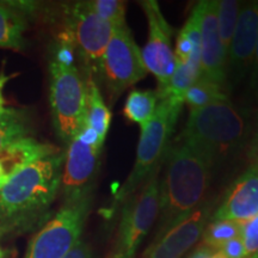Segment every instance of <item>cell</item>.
<instances>
[{
	"label": "cell",
	"mask_w": 258,
	"mask_h": 258,
	"mask_svg": "<svg viewBox=\"0 0 258 258\" xmlns=\"http://www.w3.org/2000/svg\"><path fill=\"white\" fill-rule=\"evenodd\" d=\"M91 194L64 201L60 211L32 238L25 258H62L80 240Z\"/></svg>",
	"instance_id": "8992f818"
},
{
	"label": "cell",
	"mask_w": 258,
	"mask_h": 258,
	"mask_svg": "<svg viewBox=\"0 0 258 258\" xmlns=\"http://www.w3.org/2000/svg\"><path fill=\"white\" fill-rule=\"evenodd\" d=\"M10 78H11V77H6L4 72L0 73V111H3L6 108V106H5L6 101L4 98V95H3V90H4L5 84Z\"/></svg>",
	"instance_id": "1f68e13d"
},
{
	"label": "cell",
	"mask_w": 258,
	"mask_h": 258,
	"mask_svg": "<svg viewBox=\"0 0 258 258\" xmlns=\"http://www.w3.org/2000/svg\"><path fill=\"white\" fill-rule=\"evenodd\" d=\"M175 57L177 64L186 63L190 57L201 60V11L199 3L177 36Z\"/></svg>",
	"instance_id": "ac0fdd59"
},
{
	"label": "cell",
	"mask_w": 258,
	"mask_h": 258,
	"mask_svg": "<svg viewBox=\"0 0 258 258\" xmlns=\"http://www.w3.org/2000/svg\"><path fill=\"white\" fill-rule=\"evenodd\" d=\"M74 50L66 32L49 63L53 123L59 138L66 144L84 127L86 115V85L74 63Z\"/></svg>",
	"instance_id": "3957f363"
},
{
	"label": "cell",
	"mask_w": 258,
	"mask_h": 258,
	"mask_svg": "<svg viewBox=\"0 0 258 258\" xmlns=\"http://www.w3.org/2000/svg\"><path fill=\"white\" fill-rule=\"evenodd\" d=\"M201 11V74L203 78L224 85L227 82V54L218 28V2H199Z\"/></svg>",
	"instance_id": "4fadbf2b"
},
{
	"label": "cell",
	"mask_w": 258,
	"mask_h": 258,
	"mask_svg": "<svg viewBox=\"0 0 258 258\" xmlns=\"http://www.w3.org/2000/svg\"><path fill=\"white\" fill-rule=\"evenodd\" d=\"M214 251L215 250L211 249V247H207L201 244L188 258H212V254Z\"/></svg>",
	"instance_id": "f546056e"
},
{
	"label": "cell",
	"mask_w": 258,
	"mask_h": 258,
	"mask_svg": "<svg viewBox=\"0 0 258 258\" xmlns=\"http://www.w3.org/2000/svg\"><path fill=\"white\" fill-rule=\"evenodd\" d=\"M24 16L12 6L0 4V48L21 50L24 47Z\"/></svg>",
	"instance_id": "ffe728a7"
},
{
	"label": "cell",
	"mask_w": 258,
	"mask_h": 258,
	"mask_svg": "<svg viewBox=\"0 0 258 258\" xmlns=\"http://www.w3.org/2000/svg\"><path fill=\"white\" fill-rule=\"evenodd\" d=\"M90 8L103 21L117 29L127 25L125 22V3L120 0H93L88 2Z\"/></svg>",
	"instance_id": "d4e9b609"
},
{
	"label": "cell",
	"mask_w": 258,
	"mask_h": 258,
	"mask_svg": "<svg viewBox=\"0 0 258 258\" xmlns=\"http://www.w3.org/2000/svg\"><path fill=\"white\" fill-rule=\"evenodd\" d=\"M245 131L244 117L227 98L190 111L177 140L214 164L239 146Z\"/></svg>",
	"instance_id": "277c9868"
},
{
	"label": "cell",
	"mask_w": 258,
	"mask_h": 258,
	"mask_svg": "<svg viewBox=\"0 0 258 258\" xmlns=\"http://www.w3.org/2000/svg\"><path fill=\"white\" fill-rule=\"evenodd\" d=\"M110 101L116 99L134 84L146 77L141 49L135 43L128 25L114 30L102 57L99 71Z\"/></svg>",
	"instance_id": "ba28073f"
},
{
	"label": "cell",
	"mask_w": 258,
	"mask_h": 258,
	"mask_svg": "<svg viewBox=\"0 0 258 258\" xmlns=\"http://www.w3.org/2000/svg\"><path fill=\"white\" fill-rule=\"evenodd\" d=\"M159 213V170L145 183L122 209L117 238L111 258H135L137 251L153 227Z\"/></svg>",
	"instance_id": "52a82bcc"
},
{
	"label": "cell",
	"mask_w": 258,
	"mask_h": 258,
	"mask_svg": "<svg viewBox=\"0 0 258 258\" xmlns=\"http://www.w3.org/2000/svg\"><path fill=\"white\" fill-rule=\"evenodd\" d=\"M115 29L108 22L98 17L88 2L78 3L71 10L67 34L79 53L89 76L98 72L104 51L110 42Z\"/></svg>",
	"instance_id": "8fae6325"
},
{
	"label": "cell",
	"mask_w": 258,
	"mask_h": 258,
	"mask_svg": "<svg viewBox=\"0 0 258 258\" xmlns=\"http://www.w3.org/2000/svg\"><path fill=\"white\" fill-rule=\"evenodd\" d=\"M183 103L172 99H161L156 114L140 132L135 163L128 178L115 195V203L125 202L159 170L164 161L176 123L182 111Z\"/></svg>",
	"instance_id": "5b68a950"
},
{
	"label": "cell",
	"mask_w": 258,
	"mask_h": 258,
	"mask_svg": "<svg viewBox=\"0 0 258 258\" xmlns=\"http://www.w3.org/2000/svg\"><path fill=\"white\" fill-rule=\"evenodd\" d=\"M148 23V37L141 56L147 72L158 80V88H163L175 73L177 62L172 47L173 28L161 12L157 0L140 3Z\"/></svg>",
	"instance_id": "30bf717a"
},
{
	"label": "cell",
	"mask_w": 258,
	"mask_h": 258,
	"mask_svg": "<svg viewBox=\"0 0 258 258\" xmlns=\"http://www.w3.org/2000/svg\"><path fill=\"white\" fill-rule=\"evenodd\" d=\"M30 121L27 112L15 108L0 111V151L8 145L29 137Z\"/></svg>",
	"instance_id": "44dd1931"
},
{
	"label": "cell",
	"mask_w": 258,
	"mask_h": 258,
	"mask_svg": "<svg viewBox=\"0 0 258 258\" xmlns=\"http://www.w3.org/2000/svg\"><path fill=\"white\" fill-rule=\"evenodd\" d=\"M247 157H249L252 165L258 166V131L253 135L252 140H251L249 151H247Z\"/></svg>",
	"instance_id": "f1b7e54d"
},
{
	"label": "cell",
	"mask_w": 258,
	"mask_h": 258,
	"mask_svg": "<svg viewBox=\"0 0 258 258\" xmlns=\"http://www.w3.org/2000/svg\"><path fill=\"white\" fill-rule=\"evenodd\" d=\"M64 153L28 164L9 177L0 190V226L31 221L48 211L61 186Z\"/></svg>",
	"instance_id": "7a4b0ae2"
},
{
	"label": "cell",
	"mask_w": 258,
	"mask_h": 258,
	"mask_svg": "<svg viewBox=\"0 0 258 258\" xmlns=\"http://www.w3.org/2000/svg\"><path fill=\"white\" fill-rule=\"evenodd\" d=\"M9 177H10V176H3V177H0V190L3 189V186L5 185V183L8 182Z\"/></svg>",
	"instance_id": "d6a6232c"
},
{
	"label": "cell",
	"mask_w": 258,
	"mask_h": 258,
	"mask_svg": "<svg viewBox=\"0 0 258 258\" xmlns=\"http://www.w3.org/2000/svg\"><path fill=\"white\" fill-rule=\"evenodd\" d=\"M244 222L233 220H211L201 235L202 245L219 250L226 243L240 237L243 233Z\"/></svg>",
	"instance_id": "603a6c76"
},
{
	"label": "cell",
	"mask_w": 258,
	"mask_h": 258,
	"mask_svg": "<svg viewBox=\"0 0 258 258\" xmlns=\"http://www.w3.org/2000/svg\"><path fill=\"white\" fill-rule=\"evenodd\" d=\"M227 99L222 86L200 76L198 80L188 89L184 95V103L189 106L190 111L203 106L211 105L213 103Z\"/></svg>",
	"instance_id": "7402d4cb"
},
{
	"label": "cell",
	"mask_w": 258,
	"mask_h": 258,
	"mask_svg": "<svg viewBox=\"0 0 258 258\" xmlns=\"http://www.w3.org/2000/svg\"><path fill=\"white\" fill-rule=\"evenodd\" d=\"M240 3L235 0H221L218 2V28L220 40L225 53L228 55L231 41L237 27L238 16L240 11Z\"/></svg>",
	"instance_id": "cb8c5ba5"
},
{
	"label": "cell",
	"mask_w": 258,
	"mask_h": 258,
	"mask_svg": "<svg viewBox=\"0 0 258 258\" xmlns=\"http://www.w3.org/2000/svg\"><path fill=\"white\" fill-rule=\"evenodd\" d=\"M258 38V2L241 5L227 55V78L239 83L252 67Z\"/></svg>",
	"instance_id": "7c38bea8"
},
{
	"label": "cell",
	"mask_w": 258,
	"mask_h": 258,
	"mask_svg": "<svg viewBox=\"0 0 258 258\" xmlns=\"http://www.w3.org/2000/svg\"><path fill=\"white\" fill-rule=\"evenodd\" d=\"M86 85V115L85 125L89 127L99 143L104 145L106 135L111 123V111L104 101L101 90L95 82L93 76H89L85 80Z\"/></svg>",
	"instance_id": "e0dca14e"
},
{
	"label": "cell",
	"mask_w": 258,
	"mask_h": 258,
	"mask_svg": "<svg viewBox=\"0 0 258 258\" xmlns=\"http://www.w3.org/2000/svg\"><path fill=\"white\" fill-rule=\"evenodd\" d=\"M57 152H60V150L53 145L27 137L8 145L0 151V164L4 167L6 175L10 176L32 161Z\"/></svg>",
	"instance_id": "2e32d148"
},
{
	"label": "cell",
	"mask_w": 258,
	"mask_h": 258,
	"mask_svg": "<svg viewBox=\"0 0 258 258\" xmlns=\"http://www.w3.org/2000/svg\"><path fill=\"white\" fill-rule=\"evenodd\" d=\"M219 251H220L226 258H247L241 235L230 240L228 243H226L224 246L219 249Z\"/></svg>",
	"instance_id": "4316f807"
},
{
	"label": "cell",
	"mask_w": 258,
	"mask_h": 258,
	"mask_svg": "<svg viewBox=\"0 0 258 258\" xmlns=\"http://www.w3.org/2000/svg\"><path fill=\"white\" fill-rule=\"evenodd\" d=\"M164 161L165 172L159 178V213L154 240L201 207L213 167L212 161L178 140L167 148Z\"/></svg>",
	"instance_id": "6da1fadb"
},
{
	"label": "cell",
	"mask_w": 258,
	"mask_h": 258,
	"mask_svg": "<svg viewBox=\"0 0 258 258\" xmlns=\"http://www.w3.org/2000/svg\"><path fill=\"white\" fill-rule=\"evenodd\" d=\"M241 238L245 245L246 256L249 258L258 250V215L244 222Z\"/></svg>",
	"instance_id": "484cf974"
},
{
	"label": "cell",
	"mask_w": 258,
	"mask_h": 258,
	"mask_svg": "<svg viewBox=\"0 0 258 258\" xmlns=\"http://www.w3.org/2000/svg\"><path fill=\"white\" fill-rule=\"evenodd\" d=\"M0 258H3V251L0 249Z\"/></svg>",
	"instance_id": "e575fe53"
},
{
	"label": "cell",
	"mask_w": 258,
	"mask_h": 258,
	"mask_svg": "<svg viewBox=\"0 0 258 258\" xmlns=\"http://www.w3.org/2000/svg\"><path fill=\"white\" fill-rule=\"evenodd\" d=\"M67 145L61 178L64 200L91 194L103 148L96 134L85 124Z\"/></svg>",
	"instance_id": "9c48e42d"
},
{
	"label": "cell",
	"mask_w": 258,
	"mask_h": 258,
	"mask_svg": "<svg viewBox=\"0 0 258 258\" xmlns=\"http://www.w3.org/2000/svg\"><path fill=\"white\" fill-rule=\"evenodd\" d=\"M62 258H92V253L89 245L79 240L78 243L74 245L73 249Z\"/></svg>",
	"instance_id": "83f0119b"
},
{
	"label": "cell",
	"mask_w": 258,
	"mask_h": 258,
	"mask_svg": "<svg viewBox=\"0 0 258 258\" xmlns=\"http://www.w3.org/2000/svg\"><path fill=\"white\" fill-rule=\"evenodd\" d=\"M258 215V166L251 165L226 192L211 220L246 222Z\"/></svg>",
	"instance_id": "9a60e30c"
},
{
	"label": "cell",
	"mask_w": 258,
	"mask_h": 258,
	"mask_svg": "<svg viewBox=\"0 0 258 258\" xmlns=\"http://www.w3.org/2000/svg\"><path fill=\"white\" fill-rule=\"evenodd\" d=\"M159 102L160 99L157 91L132 90L123 106L124 117L143 127L156 114Z\"/></svg>",
	"instance_id": "d6986e66"
},
{
	"label": "cell",
	"mask_w": 258,
	"mask_h": 258,
	"mask_svg": "<svg viewBox=\"0 0 258 258\" xmlns=\"http://www.w3.org/2000/svg\"><path fill=\"white\" fill-rule=\"evenodd\" d=\"M251 84L253 86H258V38H257V44H256V50H254V57L252 67H251Z\"/></svg>",
	"instance_id": "4dcf8cb0"
},
{
	"label": "cell",
	"mask_w": 258,
	"mask_h": 258,
	"mask_svg": "<svg viewBox=\"0 0 258 258\" xmlns=\"http://www.w3.org/2000/svg\"><path fill=\"white\" fill-rule=\"evenodd\" d=\"M212 214V205L201 206L185 220L154 240L143 258H180L198 243L206 226L211 221Z\"/></svg>",
	"instance_id": "5bb4252c"
},
{
	"label": "cell",
	"mask_w": 258,
	"mask_h": 258,
	"mask_svg": "<svg viewBox=\"0 0 258 258\" xmlns=\"http://www.w3.org/2000/svg\"><path fill=\"white\" fill-rule=\"evenodd\" d=\"M249 258H258V250L256 251V252H254V253L252 254V256H250Z\"/></svg>",
	"instance_id": "836d02e7"
}]
</instances>
